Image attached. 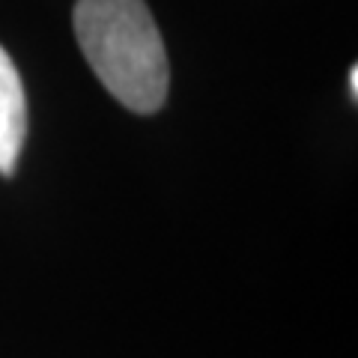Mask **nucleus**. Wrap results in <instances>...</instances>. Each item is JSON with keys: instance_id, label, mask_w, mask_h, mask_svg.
<instances>
[{"instance_id": "obj_1", "label": "nucleus", "mask_w": 358, "mask_h": 358, "mask_svg": "<svg viewBox=\"0 0 358 358\" xmlns=\"http://www.w3.org/2000/svg\"><path fill=\"white\" fill-rule=\"evenodd\" d=\"M72 21L90 69L120 105L134 114L164 105L171 66L143 0H78Z\"/></svg>"}, {"instance_id": "obj_2", "label": "nucleus", "mask_w": 358, "mask_h": 358, "mask_svg": "<svg viewBox=\"0 0 358 358\" xmlns=\"http://www.w3.org/2000/svg\"><path fill=\"white\" fill-rule=\"evenodd\" d=\"M27 134V99L13 57L0 48V173L15 171L21 143Z\"/></svg>"}, {"instance_id": "obj_3", "label": "nucleus", "mask_w": 358, "mask_h": 358, "mask_svg": "<svg viewBox=\"0 0 358 358\" xmlns=\"http://www.w3.org/2000/svg\"><path fill=\"white\" fill-rule=\"evenodd\" d=\"M350 93H352V99L358 96V69H355V66L350 69Z\"/></svg>"}]
</instances>
